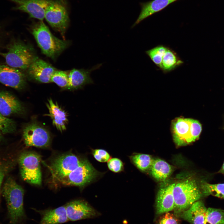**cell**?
Here are the masks:
<instances>
[{
	"label": "cell",
	"mask_w": 224,
	"mask_h": 224,
	"mask_svg": "<svg viewBox=\"0 0 224 224\" xmlns=\"http://www.w3.org/2000/svg\"><path fill=\"white\" fill-rule=\"evenodd\" d=\"M23 137L26 145L28 147H48L50 142L49 132L35 122L30 123L24 127Z\"/></svg>",
	"instance_id": "10"
},
{
	"label": "cell",
	"mask_w": 224,
	"mask_h": 224,
	"mask_svg": "<svg viewBox=\"0 0 224 224\" xmlns=\"http://www.w3.org/2000/svg\"><path fill=\"white\" fill-rule=\"evenodd\" d=\"M6 35L5 28L2 23H0V48L2 45V42Z\"/></svg>",
	"instance_id": "31"
},
{
	"label": "cell",
	"mask_w": 224,
	"mask_h": 224,
	"mask_svg": "<svg viewBox=\"0 0 224 224\" xmlns=\"http://www.w3.org/2000/svg\"><path fill=\"white\" fill-rule=\"evenodd\" d=\"M46 105L49 112L47 115L51 118L53 125L60 132L65 130L68 122L67 112L51 98L48 99Z\"/></svg>",
	"instance_id": "18"
},
{
	"label": "cell",
	"mask_w": 224,
	"mask_h": 224,
	"mask_svg": "<svg viewBox=\"0 0 224 224\" xmlns=\"http://www.w3.org/2000/svg\"><path fill=\"white\" fill-rule=\"evenodd\" d=\"M26 75L21 70L0 64V83L15 89H23L26 84Z\"/></svg>",
	"instance_id": "13"
},
{
	"label": "cell",
	"mask_w": 224,
	"mask_h": 224,
	"mask_svg": "<svg viewBox=\"0 0 224 224\" xmlns=\"http://www.w3.org/2000/svg\"><path fill=\"white\" fill-rule=\"evenodd\" d=\"M174 183L161 187L157 194L156 207L158 214L169 212L174 210L175 201L173 193Z\"/></svg>",
	"instance_id": "17"
},
{
	"label": "cell",
	"mask_w": 224,
	"mask_h": 224,
	"mask_svg": "<svg viewBox=\"0 0 224 224\" xmlns=\"http://www.w3.org/2000/svg\"><path fill=\"white\" fill-rule=\"evenodd\" d=\"M26 77L38 82H51L52 75L57 70L49 63L36 57L27 69Z\"/></svg>",
	"instance_id": "14"
},
{
	"label": "cell",
	"mask_w": 224,
	"mask_h": 224,
	"mask_svg": "<svg viewBox=\"0 0 224 224\" xmlns=\"http://www.w3.org/2000/svg\"><path fill=\"white\" fill-rule=\"evenodd\" d=\"M5 53L0 52L6 64L20 70H27L36 57L29 45L20 40L12 39L6 46Z\"/></svg>",
	"instance_id": "4"
},
{
	"label": "cell",
	"mask_w": 224,
	"mask_h": 224,
	"mask_svg": "<svg viewBox=\"0 0 224 224\" xmlns=\"http://www.w3.org/2000/svg\"><path fill=\"white\" fill-rule=\"evenodd\" d=\"M40 212L42 218L39 224H59L68 221L65 206L53 209L44 210Z\"/></svg>",
	"instance_id": "21"
},
{
	"label": "cell",
	"mask_w": 224,
	"mask_h": 224,
	"mask_svg": "<svg viewBox=\"0 0 224 224\" xmlns=\"http://www.w3.org/2000/svg\"><path fill=\"white\" fill-rule=\"evenodd\" d=\"M68 76L67 72L56 70L51 76V82L55 83L61 87L67 88L68 83Z\"/></svg>",
	"instance_id": "26"
},
{
	"label": "cell",
	"mask_w": 224,
	"mask_h": 224,
	"mask_svg": "<svg viewBox=\"0 0 224 224\" xmlns=\"http://www.w3.org/2000/svg\"><path fill=\"white\" fill-rule=\"evenodd\" d=\"M31 30L42 53L54 59L69 45L68 41L60 39L54 35L42 21L34 25Z\"/></svg>",
	"instance_id": "3"
},
{
	"label": "cell",
	"mask_w": 224,
	"mask_h": 224,
	"mask_svg": "<svg viewBox=\"0 0 224 224\" xmlns=\"http://www.w3.org/2000/svg\"><path fill=\"white\" fill-rule=\"evenodd\" d=\"M173 193L175 204L174 210L178 213L188 209L203 196L195 180L190 178L174 183Z\"/></svg>",
	"instance_id": "5"
},
{
	"label": "cell",
	"mask_w": 224,
	"mask_h": 224,
	"mask_svg": "<svg viewBox=\"0 0 224 224\" xmlns=\"http://www.w3.org/2000/svg\"><path fill=\"white\" fill-rule=\"evenodd\" d=\"M204 224H224V210L211 208H207Z\"/></svg>",
	"instance_id": "25"
},
{
	"label": "cell",
	"mask_w": 224,
	"mask_h": 224,
	"mask_svg": "<svg viewBox=\"0 0 224 224\" xmlns=\"http://www.w3.org/2000/svg\"><path fill=\"white\" fill-rule=\"evenodd\" d=\"M92 154L95 158L98 161L105 162L110 159L109 153L103 149H96L92 150Z\"/></svg>",
	"instance_id": "29"
},
{
	"label": "cell",
	"mask_w": 224,
	"mask_h": 224,
	"mask_svg": "<svg viewBox=\"0 0 224 224\" xmlns=\"http://www.w3.org/2000/svg\"><path fill=\"white\" fill-rule=\"evenodd\" d=\"M44 18L52 27L64 35L69 22L66 1L51 0L46 10Z\"/></svg>",
	"instance_id": "9"
},
{
	"label": "cell",
	"mask_w": 224,
	"mask_h": 224,
	"mask_svg": "<svg viewBox=\"0 0 224 224\" xmlns=\"http://www.w3.org/2000/svg\"><path fill=\"white\" fill-rule=\"evenodd\" d=\"M65 207L67 217L70 221L94 218L101 215L88 202L83 200L72 201L68 203Z\"/></svg>",
	"instance_id": "11"
},
{
	"label": "cell",
	"mask_w": 224,
	"mask_h": 224,
	"mask_svg": "<svg viewBox=\"0 0 224 224\" xmlns=\"http://www.w3.org/2000/svg\"><path fill=\"white\" fill-rule=\"evenodd\" d=\"M145 52L152 61L164 73L175 70L184 63L175 51L163 45H158Z\"/></svg>",
	"instance_id": "7"
},
{
	"label": "cell",
	"mask_w": 224,
	"mask_h": 224,
	"mask_svg": "<svg viewBox=\"0 0 224 224\" xmlns=\"http://www.w3.org/2000/svg\"><path fill=\"white\" fill-rule=\"evenodd\" d=\"M107 165L109 170L115 173L120 172L123 169V163L118 158H113L110 159L108 161Z\"/></svg>",
	"instance_id": "28"
},
{
	"label": "cell",
	"mask_w": 224,
	"mask_h": 224,
	"mask_svg": "<svg viewBox=\"0 0 224 224\" xmlns=\"http://www.w3.org/2000/svg\"><path fill=\"white\" fill-rule=\"evenodd\" d=\"M130 159L133 164L142 171L150 169L153 159L149 155L140 153L133 154L130 156Z\"/></svg>",
	"instance_id": "23"
},
{
	"label": "cell",
	"mask_w": 224,
	"mask_h": 224,
	"mask_svg": "<svg viewBox=\"0 0 224 224\" xmlns=\"http://www.w3.org/2000/svg\"><path fill=\"white\" fill-rule=\"evenodd\" d=\"M5 170L0 165V192L2 183L5 175Z\"/></svg>",
	"instance_id": "32"
},
{
	"label": "cell",
	"mask_w": 224,
	"mask_h": 224,
	"mask_svg": "<svg viewBox=\"0 0 224 224\" xmlns=\"http://www.w3.org/2000/svg\"><path fill=\"white\" fill-rule=\"evenodd\" d=\"M16 130L15 122L12 119L4 116L0 113V130L2 133H13Z\"/></svg>",
	"instance_id": "27"
},
{
	"label": "cell",
	"mask_w": 224,
	"mask_h": 224,
	"mask_svg": "<svg viewBox=\"0 0 224 224\" xmlns=\"http://www.w3.org/2000/svg\"><path fill=\"white\" fill-rule=\"evenodd\" d=\"M150 169L152 176L160 181L166 179L172 171L171 166L165 161L160 159H153Z\"/></svg>",
	"instance_id": "22"
},
{
	"label": "cell",
	"mask_w": 224,
	"mask_h": 224,
	"mask_svg": "<svg viewBox=\"0 0 224 224\" xmlns=\"http://www.w3.org/2000/svg\"><path fill=\"white\" fill-rule=\"evenodd\" d=\"M2 133L1 132V131L0 130V142H1L2 140V139L3 136H2Z\"/></svg>",
	"instance_id": "34"
},
{
	"label": "cell",
	"mask_w": 224,
	"mask_h": 224,
	"mask_svg": "<svg viewBox=\"0 0 224 224\" xmlns=\"http://www.w3.org/2000/svg\"><path fill=\"white\" fill-rule=\"evenodd\" d=\"M203 195H212L224 198V183L212 184L203 182L201 184Z\"/></svg>",
	"instance_id": "24"
},
{
	"label": "cell",
	"mask_w": 224,
	"mask_h": 224,
	"mask_svg": "<svg viewBox=\"0 0 224 224\" xmlns=\"http://www.w3.org/2000/svg\"><path fill=\"white\" fill-rule=\"evenodd\" d=\"M40 161V156L35 152H25L20 154L18 163L21 175L24 181L33 184H41Z\"/></svg>",
	"instance_id": "8"
},
{
	"label": "cell",
	"mask_w": 224,
	"mask_h": 224,
	"mask_svg": "<svg viewBox=\"0 0 224 224\" xmlns=\"http://www.w3.org/2000/svg\"><path fill=\"white\" fill-rule=\"evenodd\" d=\"M173 140L178 146H183L198 138L202 130L201 124L197 120L182 117L176 118L171 124Z\"/></svg>",
	"instance_id": "6"
},
{
	"label": "cell",
	"mask_w": 224,
	"mask_h": 224,
	"mask_svg": "<svg viewBox=\"0 0 224 224\" xmlns=\"http://www.w3.org/2000/svg\"><path fill=\"white\" fill-rule=\"evenodd\" d=\"M207 209L203 202L199 200L182 212L180 216L191 224H204Z\"/></svg>",
	"instance_id": "20"
},
{
	"label": "cell",
	"mask_w": 224,
	"mask_h": 224,
	"mask_svg": "<svg viewBox=\"0 0 224 224\" xmlns=\"http://www.w3.org/2000/svg\"><path fill=\"white\" fill-rule=\"evenodd\" d=\"M102 63L97 64L90 69L74 68L68 73V83L67 89L75 90L82 88L87 84H93L94 82L90 77L91 72L99 68Z\"/></svg>",
	"instance_id": "16"
},
{
	"label": "cell",
	"mask_w": 224,
	"mask_h": 224,
	"mask_svg": "<svg viewBox=\"0 0 224 224\" xmlns=\"http://www.w3.org/2000/svg\"><path fill=\"white\" fill-rule=\"evenodd\" d=\"M13 3L14 10L26 13L31 18L42 21L44 18L46 8L51 0H8Z\"/></svg>",
	"instance_id": "12"
},
{
	"label": "cell",
	"mask_w": 224,
	"mask_h": 224,
	"mask_svg": "<svg viewBox=\"0 0 224 224\" xmlns=\"http://www.w3.org/2000/svg\"><path fill=\"white\" fill-rule=\"evenodd\" d=\"M158 224H178L176 219L169 212L165 213V214L160 220Z\"/></svg>",
	"instance_id": "30"
},
{
	"label": "cell",
	"mask_w": 224,
	"mask_h": 224,
	"mask_svg": "<svg viewBox=\"0 0 224 224\" xmlns=\"http://www.w3.org/2000/svg\"><path fill=\"white\" fill-rule=\"evenodd\" d=\"M219 173L224 174V161L221 168L219 171Z\"/></svg>",
	"instance_id": "33"
},
{
	"label": "cell",
	"mask_w": 224,
	"mask_h": 224,
	"mask_svg": "<svg viewBox=\"0 0 224 224\" xmlns=\"http://www.w3.org/2000/svg\"><path fill=\"white\" fill-rule=\"evenodd\" d=\"M25 109L20 101L9 92L0 90V113L6 117L22 114Z\"/></svg>",
	"instance_id": "15"
},
{
	"label": "cell",
	"mask_w": 224,
	"mask_h": 224,
	"mask_svg": "<svg viewBox=\"0 0 224 224\" xmlns=\"http://www.w3.org/2000/svg\"><path fill=\"white\" fill-rule=\"evenodd\" d=\"M177 0H153L140 3L141 7L140 14L131 28H133L146 18L161 11L170 4Z\"/></svg>",
	"instance_id": "19"
},
{
	"label": "cell",
	"mask_w": 224,
	"mask_h": 224,
	"mask_svg": "<svg viewBox=\"0 0 224 224\" xmlns=\"http://www.w3.org/2000/svg\"><path fill=\"white\" fill-rule=\"evenodd\" d=\"M53 179L67 185L84 186L100 175L87 159L72 153L57 157L50 166Z\"/></svg>",
	"instance_id": "1"
},
{
	"label": "cell",
	"mask_w": 224,
	"mask_h": 224,
	"mask_svg": "<svg viewBox=\"0 0 224 224\" xmlns=\"http://www.w3.org/2000/svg\"><path fill=\"white\" fill-rule=\"evenodd\" d=\"M2 193L6 203L8 224H21L26 215L23 206L24 191L11 177L6 179Z\"/></svg>",
	"instance_id": "2"
}]
</instances>
